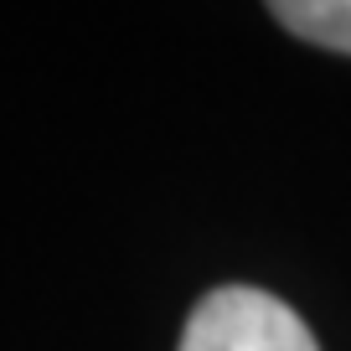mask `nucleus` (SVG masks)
Masks as SVG:
<instances>
[{
    "instance_id": "nucleus-1",
    "label": "nucleus",
    "mask_w": 351,
    "mask_h": 351,
    "mask_svg": "<svg viewBox=\"0 0 351 351\" xmlns=\"http://www.w3.org/2000/svg\"><path fill=\"white\" fill-rule=\"evenodd\" d=\"M176 351H320L310 326L253 285H222L197 300Z\"/></svg>"
},
{
    "instance_id": "nucleus-2",
    "label": "nucleus",
    "mask_w": 351,
    "mask_h": 351,
    "mask_svg": "<svg viewBox=\"0 0 351 351\" xmlns=\"http://www.w3.org/2000/svg\"><path fill=\"white\" fill-rule=\"evenodd\" d=\"M274 21H285L295 36L315 47L351 57V0H279Z\"/></svg>"
}]
</instances>
